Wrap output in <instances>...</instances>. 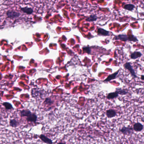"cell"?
<instances>
[{
	"instance_id": "cell-1",
	"label": "cell",
	"mask_w": 144,
	"mask_h": 144,
	"mask_svg": "<svg viewBox=\"0 0 144 144\" xmlns=\"http://www.w3.org/2000/svg\"><path fill=\"white\" fill-rule=\"evenodd\" d=\"M114 39L116 40H121V41H130L136 42V41H138L137 38L133 35L128 36L125 34L118 35V36L115 37Z\"/></svg>"
},
{
	"instance_id": "cell-2",
	"label": "cell",
	"mask_w": 144,
	"mask_h": 144,
	"mask_svg": "<svg viewBox=\"0 0 144 144\" xmlns=\"http://www.w3.org/2000/svg\"><path fill=\"white\" fill-rule=\"evenodd\" d=\"M134 129L132 127L128 126H123L122 128L119 129V131L124 135H132L134 133Z\"/></svg>"
},
{
	"instance_id": "cell-3",
	"label": "cell",
	"mask_w": 144,
	"mask_h": 144,
	"mask_svg": "<svg viewBox=\"0 0 144 144\" xmlns=\"http://www.w3.org/2000/svg\"><path fill=\"white\" fill-rule=\"evenodd\" d=\"M6 15L7 18L14 19L20 17V13L13 10H9L7 11L6 12Z\"/></svg>"
},
{
	"instance_id": "cell-4",
	"label": "cell",
	"mask_w": 144,
	"mask_h": 144,
	"mask_svg": "<svg viewBox=\"0 0 144 144\" xmlns=\"http://www.w3.org/2000/svg\"><path fill=\"white\" fill-rule=\"evenodd\" d=\"M124 67L125 68L129 70L132 76L134 78H137V77L136 75V73H135V71L134 70V69L133 68L132 65H131L130 63L129 62H126L124 65Z\"/></svg>"
},
{
	"instance_id": "cell-5",
	"label": "cell",
	"mask_w": 144,
	"mask_h": 144,
	"mask_svg": "<svg viewBox=\"0 0 144 144\" xmlns=\"http://www.w3.org/2000/svg\"><path fill=\"white\" fill-rule=\"evenodd\" d=\"M20 10L22 12L28 14V15H31L34 12V10L32 8L28 7V6L24 7H20Z\"/></svg>"
},
{
	"instance_id": "cell-6",
	"label": "cell",
	"mask_w": 144,
	"mask_h": 144,
	"mask_svg": "<svg viewBox=\"0 0 144 144\" xmlns=\"http://www.w3.org/2000/svg\"><path fill=\"white\" fill-rule=\"evenodd\" d=\"M133 129L136 132H140L144 129V126L141 123L139 122L136 123L133 125Z\"/></svg>"
},
{
	"instance_id": "cell-7",
	"label": "cell",
	"mask_w": 144,
	"mask_h": 144,
	"mask_svg": "<svg viewBox=\"0 0 144 144\" xmlns=\"http://www.w3.org/2000/svg\"><path fill=\"white\" fill-rule=\"evenodd\" d=\"M39 138L41 140L42 142H44V143H46L47 144H53V142L52 140L50 139L49 138L47 137H46L45 135L44 134H41L39 136Z\"/></svg>"
},
{
	"instance_id": "cell-8",
	"label": "cell",
	"mask_w": 144,
	"mask_h": 144,
	"mask_svg": "<svg viewBox=\"0 0 144 144\" xmlns=\"http://www.w3.org/2000/svg\"><path fill=\"white\" fill-rule=\"evenodd\" d=\"M37 116L36 114L34 113H32L31 115L26 118L27 121L29 122L33 123H36L37 120Z\"/></svg>"
},
{
	"instance_id": "cell-9",
	"label": "cell",
	"mask_w": 144,
	"mask_h": 144,
	"mask_svg": "<svg viewBox=\"0 0 144 144\" xmlns=\"http://www.w3.org/2000/svg\"><path fill=\"white\" fill-rule=\"evenodd\" d=\"M106 115L108 118H114L117 115L116 112L115 110L113 109H109L107 110L106 112Z\"/></svg>"
},
{
	"instance_id": "cell-10",
	"label": "cell",
	"mask_w": 144,
	"mask_h": 144,
	"mask_svg": "<svg viewBox=\"0 0 144 144\" xmlns=\"http://www.w3.org/2000/svg\"><path fill=\"white\" fill-rule=\"evenodd\" d=\"M32 112L28 109H24L20 111V115L21 117H28L32 114Z\"/></svg>"
},
{
	"instance_id": "cell-11",
	"label": "cell",
	"mask_w": 144,
	"mask_h": 144,
	"mask_svg": "<svg viewBox=\"0 0 144 144\" xmlns=\"http://www.w3.org/2000/svg\"><path fill=\"white\" fill-rule=\"evenodd\" d=\"M9 125L11 127L15 128L20 125V123L16 119H10L9 120Z\"/></svg>"
},
{
	"instance_id": "cell-12",
	"label": "cell",
	"mask_w": 144,
	"mask_h": 144,
	"mask_svg": "<svg viewBox=\"0 0 144 144\" xmlns=\"http://www.w3.org/2000/svg\"><path fill=\"white\" fill-rule=\"evenodd\" d=\"M97 34L100 36H108L109 35V32L105 30L104 29L99 28L98 29Z\"/></svg>"
},
{
	"instance_id": "cell-13",
	"label": "cell",
	"mask_w": 144,
	"mask_h": 144,
	"mask_svg": "<svg viewBox=\"0 0 144 144\" xmlns=\"http://www.w3.org/2000/svg\"><path fill=\"white\" fill-rule=\"evenodd\" d=\"M119 95L118 92V91L116 90V91L114 92L110 93L108 94V95L107 96V98L109 100L113 99L116 98V97H118Z\"/></svg>"
},
{
	"instance_id": "cell-14",
	"label": "cell",
	"mask_w": 144,
	"mask_h": 144,
	"mask_svg": "<svg viewBox=\"0 0 144 144\" xmlns=\"http://www.w3.org/2000/svg\"><path fill=\"white\" fill-rule=\"evenodd\" d=\"M142 56V54L140 52L135 51L131 54V58L133 60H135L140 58Z\"/></svg>"
},
{
	"instance_id": "cell-15",
	"label": "cell",
	"mask_w": 144,
	"mask_h": 144,
	"mask_svg": "<svg viewBox=\"0 0 144 144\" xmlns=\"http://www.w3.org/2000/svg\"><path fill=\"white\" fill-rule=\"evenodd\" d=\"M119 70H118L117 72L115 73L112 74L108 76L107 77L106 79H105L104 81H106V82H108V81H110L111 80H113V79H115L116 78V76L118 74Z\"/></svg>"
},
{
	"instance_id": "cell-16",
	"label": "cell",
	"mask_w": 144,
	"mask_h": 144,
	"mask_svg": "<svg viewBox=\"0 0 144 144\" xmlns=\"http://www.w3.org/2000/svg\"><path fill=\"white\" fill-rule=\"evenodd\" d=\"M97 19V17L96 15L92 14L90 15L86 19V21L87 22H92L96 21Z\"/></svg>"
},
{
	"instance_id": "cell-17",
	"label": "cell",
	"mask_w": 144,
	"mask_h": 144,
	"mask_svg": "<svg viewBox=\"0 0 144 144\" xmlns=\"http://www.w3.org/2000/svg\"><path fill=\"white\" fill-rule=\"evenodd\" d=\"M3 105L5 109L7 110H13L14 109V108L13 107L11 103L8 102H5L3 103Z\"/></svg>"
},
{
	"instance_id": "cell-18",
	"label": "cell",
	"mask_w": 144,
	"mask_h": 144,
	"mask_svg": "<svg viewBox=\"0 0 144 144\" xmlns=\"http://www.w3.org/2000/svg\"><path fill=\"white\" fill-rule=\"evenodd\" d=\"M134 7L135 6L132 4H128L124 6V9L129 11H132L134 9Z\"/></svg>"
},
{
	"instance_id": "cell-19",
	"label": "cell",
	"mask_w": 144,
	"mask_h": 144,
	"mask_svg": "<svg viewBox=\"0 0 144 144\" xmlns=\"http://www.w3.org/2000/svg\"><path fill=\"white\" fill-rule=\"evenodd\" d=\"M53 101L50 98H46L45 101L44 103L46 105H51L52 104Z\"/></svg>"
},
{
	"instance_id": "cell-20",
	"label": "cell",
	"mask_w": 144,
	"mask_h": 144,
	"mask_svg": "<svg viewBox=\"0 0 144 144\" xmlns=\"http://www.w3.org/2000/svg\"><path fill=\"white\" fill-rule=\"evenodd\" d=\"M83 50H84V51H85L88 54H89V53H90V49L89 47H84L83 48Z\"/></svg>"
},
{
	"instance_id": "cell-21",
	"label": "cell",
	"mask_w": 144,
	"mask_h": 144,
	"mask_svg": "<svg viewBox=\"0 0 144 144\" xmlns=\"http://www.w3.org/2000/svg\"><path fill=\"white\" fill-rule=\"evenodd\" d=\"M141 79L142 80H143V81H144V75H141Z\"/></svg>"
},
{
	"instance_id": "cell-22",
	"label": "cell",
	"mask_w": 144,
	"mask_h": 144,
	"mask_svg": "<svg viewBox=\"0 0 144 144\" xmlns=\"http://www.w3.org/2000/svg\"><path fill=\"white\" fill-rule=\"evenodd\" d=\"M141 121L143 122H144V116L142 117V118H141Z\"/></svg>"
},
{
	"instance_id": "cell-23",
	"label": "cell",
	"mask_w": 144,
	"mask_h": 144,
	"mask_svg": "<svg viewBox=\"0 0 144 144\" xmlns=\"http://www.w3.org/2000/svg\"><path fill=\"white\" fill-rule=\"evenodd\" d=\"M57 144H66L65 143H63V142H59Z\"/></svg>"
},
{
	"instance_id": "cell-24",
	"label": "cell",
	"mask_w": 144,
	"mask_h": 144,
	"mask_svg": "<svg viewBox=\"0 0 144 144\" xmlns=\"http://www.w3.org/2000/svg\"><path fill=\"white\" fill-rule=\"evenodd\" d=\"M142 1H143L144 2V0H142Z\"/></svg>"
},
{
	"instance_id": "cell-25",
	"label": "cell",
	"mask_w": 144,
	"mask_h": 144,
	"mask_svg": "<svg viewBox=\"0 0 144 144\" xmlns=\"http://www.w3.org/2000/svg\"><path fill=\"white\" fill-rule=\"evenodd\" d=\"M1 18H0V21H1Z\"/></svg>"
},
{
	"instance_id": "cell-26",
	"label": "cell",
	"mask_w": 144,
	"mask_h": 144,
	"mask_svg": "<svg viewBox=\"0 0 144 144\" xmlns=\"http://www.w3.org/2000/svg\"><path fill=\"white\" fill-rule=\"evenodd\" d=\"M31 1H34V0H31Z\"/></svg>"
}]
</instances>
